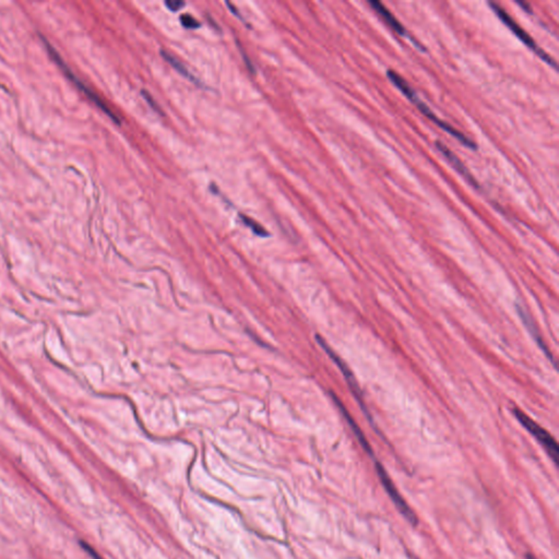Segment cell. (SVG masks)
I'll list each match as a JSON object with an SVG mask.
<instances>
[{"mask_svg": "<svg viewBox=\"0 0 559 559\" xmlns=\"http://www.w3.org/2000/svg\"><path fill=\"white\" fill-rule=\"evenodd\" d=\"M388 78L390 79L391 82L400 90V91L412 102V103L415 104L416 107L426 116V117L430 118L432 122H434L435 125H437L438 127L442 128L444 132H446L447 134H450V136L454 137V138L458 139V142H460L463 146L467 147V148L471 149V150H477V146L473 140H471L470 138L465 136L464 134L462 132H459V130L454 129L452 126L449 125L447 124L446 122L444 120L440 119L436 116V114H434V112L428 107V105H426L420 97L416 95L415 91L412 89L411 85L407 82V81L401 77V75H398L395 70H388L387 73Z\"/></svg>", "mask_w": 559, "mask_h": 559, "instance_id": "1", "label": "cell"}, {"mask_svg": "<svg viewBox=\"0 0 559 559\" xmlns=\"http://www.w3.org/2000/svg\"><path fill=\"white\" fill-rule=\"evenodd\" d=\"M489 7L493 9V11L497 14V17L501 19V21L503 22L506 26L509 28L512 33L515 34V36L526 45V48H529L530 50H533L540 58H542L543 60L548 63V65L554 67L555 69L557 68V65L554 59H553L550 55L546 54L542 48H538V45L536 44V41H534L529 34L526 33V31H524L515 20L512 19L509 14H507V12H506L501 6L497 5V4L489 3Z\"/></svg>", "mask_w": 559, "mask_h": 559, "instance_id": "2", "label": "cell"}, {"mask_svg": "<svg viewBox=\"0 0 559 559\" xmlns=\"http://www.w3.org/2000/svg\"><path fill=\"white\" fill-rule=\"evenodd\" d=\"M513 413H515L516 417L518 418V421L523 425L524 428H526L533 435L536 440L542 444L543 448L545 449L546 452L552 458V460L554 461L555 464H557V462H558L559 449L558 444H557L556 440H555L552 435L548 430H544L542 426L538 425L536 421H533L531 417L526 415L521 410L515 408Z\"/></svg>", "mask_w": 559, "mask_h": 559, "instance_id": "3", "label": "cell"}, {"mask_svg": "<svg viewBox=\"0 0 559 559\" xmlns=\"http://www.w3.org/2000/svg\"><path fill=\"white\" fill-rule=\"evenodd\" d=\"M375 468H376L377 475H378L379 479H380L383 489H385L388 495L390 496L391 501H393L395 507L398 508V510L401 512L402 516H403L408 521L411 522L413 526H415V524L417 523V518H416L415 513L412 511L411 508L405 503L403 497L400 495L399 491H398V489H395V485H393V482L391 481L390 477H389V475L385 472V468H383L380 463L377 462V461L375 462Z\"/></svg>", "mask_w": 559, "mask_h": 559, "instance_id": "4", "label": "cell"}, {"mask_svg": "<svg viewBox=\"0 0 559 559\" xmlns=\"http://www.w3.org/2000/svg\"><path fill=\"white\" fill-rule=\"evenodd\" d=\"M318 342L321 344L322 348H324L326 352L329 354V356L331 357V360L334 361L336 363V366L340 368V371H342V374L344 376L346 377V381H348V387H350L351 391H352L353 395H354L355 399L357 400V402L360 403L361 408H362L363 411L365 412L366 414L367 417L369 418L371 421V415H369L368 411H367L366 408H365L364 400H363L362 393H361L360 385L357 383L356 379H355L354 375H353L352 371L351 369L348 368V365L344 362L342 358H340L339 355H336V353L326 344V341L322 340L319 336H317Z\"/></svg>", "mask_w": 559, "mask_h": 559, "instance_id": "5", "label": "cell"}, {"mask_svg": "<svg viewBox=\"0 0 559 559\" xmlns=\"http://www.w3.org/2000/svg\"><path fill=\"white\" fill-rule=\"evenodd\" d=\"M435 146H436V148L438 149V151H440V152L444 155V158L448 160V162L452 165V167L456 169L457 172H458L461 176L464 177V179H467L469 183H470V185H472L473 187H475V188H479V183L475 181L474 177L471 175V173L469 172L468 169H467V167L464 166V164H463V163L459 160V158H457V155L454 154V153L452 152V151L450 150L448 147L444 146V144L440 142H435Z\"/></svg>", "mask_w": 559, "mask_h": 559, "instance_id": "6", "label": "cell"}, {"mask_svg": "<svg viewBox=\"0 0 559 559\" xmlns=\"http://www.w3.org/2000/svg\"><path fill=\"white\" fill-rule=\"evenodd\" d=\"M368 4L371 6V8L383 18V21H385L388 26H390L395 32H397L399 36H407V31H405V26H402V24L398 21L397 18H395V16H393L380 1L371 0V1H368Z\"/></svg>", "mask_w": 559, "mask_h": 559, "instance_id": "7", "label": "cell"}, {"mask_svg": "<svg viewBox=\"0 0 559 559\" xmlns=\"http://www.w3.org/2000/svg\"><path fill=\"white\" fill-rule=\"evenodd\" d=\"M331 395L332 398H334V402H336V405H338L339 409H340V411L342 412V414H344V418H346L348 425H350V427L352 428L353 432H354V435L355 436H356L357 440H358V442H361V444H362L363 448L365 449V452H366L367 454H371V456H373V450H371V447L369 446L368 442H367L366 438H365L364 434H363L362 430H361L360 426L357 425V424L355 423V421L354 420H353L352 416H351V414L348 413V410L346 409V407H344V403H342V402H341L340 400L338 399V397H336V395Z\"/></svg>", "mask_w": 559, "mask_h": 559, "instance_id": "8", "label": "cell"}, {"mask_svg": "<svg viewBox=\"0 0 559 559\" xmlns=\"http://www.w3.org/2000/svg\"><path fill=\"white\" fill-rule=\"evenodd\" d=\"M161 56H162L163 58H164L165 60H166L167 63H169V64L173 67V68L176 69V70L179 71L181 75L187 78V79L191 80V82L195 83V85H201V83L199 82V80L196 79L195 75H191V73H189L188 69L186 68L185 65H183V63L179 60V59H177L176 57L173 56L171 53L166 52V50H161Z\"/></svg>", "mask_w": 559, "mask_h": 559, "instance_id": "9", "label": "cell"}, {"mask_svg": "<svg viewBox=\"0 0 559 559\" xmlns=\"http://www.w3.org/2000/svg\"><path fill=\"white\" fill-rule=\"evenodd\" d=\"M519 313L520 315H521L522 320H523V322L524 324H526V327H528V329L530 330V332H531L532 336H533L534 338L536 339V342H538V344H540L541 348H542L543 351H544V352H545V354L548 355V358H550V360L553 361L552 356H550V352H548V348H546L545 346L546 344H544V342H543V339L541 338L540 334H538V331H536V327H534L533 322H532L531 318H530L529 316L526 315V314L524 313L523 310L522 309H519Z\"/></svg>", "mask_w": 559, "mask_h": 559, "instance_id": "10", "label": "cell"}, {"mask_svg": "<svg viewBox=\"0 0 559 559\" xmlns=\"http://www.w3.org/2000/svg\"><path fill=\"white\" fill-rule=\"evenodd\" d=\"M240 218H242L243 222H244V223L246 224V225L248 226V228H250V230L255 233V234H257V235L263 236V238L268 235V232H267V230H265V228H263L260 224L257 223L256 221H254L252 218H248V216L244 215V214H242Z\"/></svg>", "mask_w": 559, "mask_h": 559, "instance_id": "11", "label": "cell"}, {"mask_svg": "<svg viewBox=\"0 0 559 559\" xmlns=\"http://www.w3.org/2000/svg\"><path fill=\"white\" fill-rule=\"evenodd\" d=\"M181 22L183 26L187 28H197L200 26V22L197 21L191 14H183L181 17Z\"/></svg>", "mask_w": 559, "mask_h": 559, "instance_id": "12", "label": "cell"}, {"mask_svg": "<svg viewBox=\"0 0 559 559\" xmlns=\"http://www.w3.org/2000/svg\"><path fill=\"white\" fill-rule=\"evenodd\" d=\"M142 95H144V99H146V101L148 102L149 104H150L151 107H152L155 112H158V113L160 114V115H163L162 110H161L160 106L158 105V103L155 102V100L153 99L152 95H149L148 92L147 91H142Z\"/></svg>", "mask_w": 559, "mask_h": 559, "instance_id": "13", "label": "cell"}, {"mask_svg": "<svg viewBox=\"0 0 559 559\" xmlns=\"http://www.w3.org/2000/svg\"><path fill=\"white\" fill-rule=\"evenodd\" d=\"M80 544H81V546H82L83 550H85V552H87V554H89L90 556L92 557V558H93V559H103V558H102L101 556H100L99 554H97V550H95V548H91V546H90L89 544H87V543H85V541H81Z\"/></svg>", "mask_w": 559, "mask_h": 559, "instance_id": "14", "label": "cell"}, {"mask_svg": "<svg viewBox=\"0 0 559 559\" xmlns=\"http://www.w3.org/2000/svg\"><path fill=\"white\" fill-rule=\"evenodd\" d=\"M165 5L169 10L177 11V10L181 9L186 4L183 1H179V0H169V1L165 3Z\"/></svg>", "mask_w": 559, "mask_h": 559, "instance_id": "15", "label": "cell"}, {"mask_svg": "<svg viewBox=\"0 0 559 559\" xmlns=\"http://www.w3.org/2000/svg\"><path fill=\"white\" fill-rule=\"evenodd\" d=\"M518 5H519L520 7H521L522 9L524 10V11L529 12V14H532L531 10H530V9H531V8L529 7V5H528V4H526V3H520V1H519V3H518Z\"/></svg>", "mask_w": 559, "mask_h": 559, "instance_id": "16", "label": "cell"}, {"mask_svg": "<svg viewBox=\"0 0 559 559\" xmlns=\"http://www.w3.org/2000/svg\"><path fill=\"white\" fill-rule=\"evenodd\" d=\"M526 558H528V559H536V557H534L533 555H531V554L526 555Z\"/></svg>", "mask_w": 559, "mask_h": 559, "instance_id": "17", "label": "cell"}]
</instances>
